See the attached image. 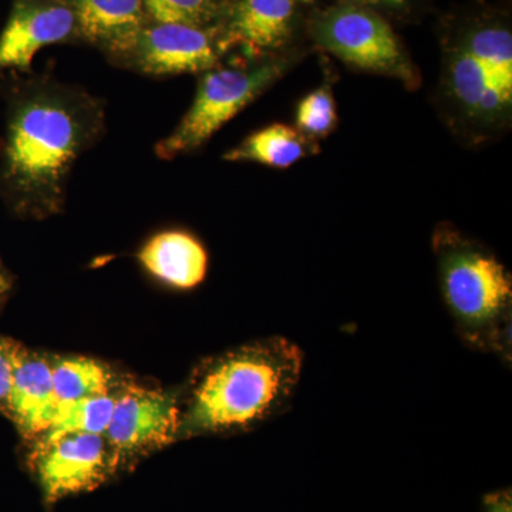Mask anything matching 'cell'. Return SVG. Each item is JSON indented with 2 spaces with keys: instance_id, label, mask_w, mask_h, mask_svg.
<instances>
[{
  "instance_id": "13",
  "label": "cell",
  "mask_w": 512,
  "mask_h": 512,
  "mask_svg": "<svg viewBox=\"0 0 512 512\" xmlns=\"http://www.w3.org/2000/svg\"><path fill=\"white\" fill-rule=\"evenodd\" d=\"M138 259L151 275L178 289L195 288L207 275V251L183 231H165L151 238Z\"/></svg>"
},
{
  "instance_id": "15",
  "label": "cell",
  "mask_w": 512,
  "mask_h": 512,
  "mask_svg": "<svg viewBox=\"0 0 512 512\" xmlns=\"http://www.w3.org/2000/svg\"><path fill=\"white\" fill-rule=\"evenodd\" d=\"M309 150L311 143L298 128L276 123L252 133L239 146L225 153L224 160L286 170L301 161Z\"/></svg>"
},
{
  "instance_id": "9",
  "label": "cell",
  "mask_w": 512,
  "mask_h": 512,
  "mask_svg": "<svg viewBox=\"0 0 512 512\" xmlns=\"http://www.w3.org/2000/svg\"><path fill=\"white\" fill-rule=\"evenodd\" d=\"M218 47L205 28L184 23H148L123 59L151 76L205 73L218 62Z\"/></svg>"
},
{
  "instance_id": "20",
  "label": "cell",
  "mask_w": 512,
  "mask_h": 512,
  "mask_svg": "<svg viewBox=\"0 0 512 512\" xmlns=\"http://www.w3.org/2000/svg\"><path fill=\"white\" fill-rule=\"evenodd\" d=\"M12 386V362L5 340L0 339V410H8V400Z\"/></svg>"
},
{
  "instance_id": "17",
  "label": "cell",
  "mask_w": 512,
  "mask_h": 512,
  "mask_svg": "<svg viewBox=\"0 0 512 512\" xmlns=\"http://www.w3.org/2000/svg\"><path fill=\"white\" fill-rule=\"evenodd\" d=\"M116 394L87 397L57 410L49 429L36 440H52L66 434H103L109 427Z\"/></svg>"
},
{
  "instance_id": "24",
  "label": "cell",
  "mask_w": 512,
  "mask_h": 512,
  "mask_svg": "<svg viewBox=\"0 0 512 512\" xmlns=\"http://www.w3.org/2000/svg\"><path fill=\"white\" fill-rule=\"evenodd\" d=\"M295 2H296V0H295ZM299 2L312 3V2H315V0H299Z\"/></svg>"
},
{
  "instance_id": "19",
  "label": "cell",
  "mask_w": 512,
  "mask_h": 512,
  "mask_svg": "<svg viewBox=\"0 0 512 512\" xmlns=\"http://www.w3.org/2000/svg\"><path fill=\"white\" fill-rule=\"evenodd\" d=\"M338 124V110L329 87L323 86L301 100L296 110V128L303 136L328 137Z\"/></svg>"
},
{
  "instance_id": "2",
  "label": "cell",
  "mask_w": 512,
  "mask_h": 512,
  "mask_svg": "<svg viewBox=\"0 0 512 512\" xmlns=\"http://www.w3.org/2000/svg\"><path fill=\"white\" fill-rule=\"evenodd\" d=\"M303 366L302 350L272 338L214 360L195 384L178 434L244 429L289 402Z\"/></svg>"
},
{
  "instance_id": "11",
  "label": "cell",
  "mask_w": 512,
  "mask_h": 512,
  "mask_svg": "<svg viewBox=\"0 0 512 512\" xmlns=\"http://www.w3.org/2000/svg\"><path fill=\"white\" fill-rule=\"evenodd\" d=\"M5 343L12 362L6 413L28 439L36 440L49 429L56 413L52 362L18 343Z\"/></svg>"
},
{
  "instance_id": "7",
  "label": "cell",
  "mask_w": 512,
  "mask_h": 512,
  "mask_svg": "<svg viewBox=\"0 0 512 512\" xmlns=\"http://www.w3.org/2000/svg\"><path fill=\"white\" fill-rule=\"evenodd\" d=\"M117 466L103 434H66L52 440H36L30 453V467L49 504L94 490Z\"/></svg>"
},
{
  "instance_id": "21",
  "label": "cell",
  "mask_w": 512,
  "mask_h": 512,
  "mask_svg": "<svg viewBox=\"0 0 512 512\" xmlns=\"http://www.w3.org/2000/svg\"><path fill=\"white\" fill-rule=\"evenodd\" d=\"M483 512H512L511 490L494 491L485 495Z\"/></svg>"
},
{
  "instance_id": "4",
  "label": "cell",
  "mask_w": 512,
  "mask_h": 512,
  "mask_svg": "<svg viewBox=\"0 0 512 512\" xmlns=\"http://www.w3.org/2000/svg\"><path fill=\"white\" fill-rule=\"evenodd\" d=\"M446 87L464 119L494 127L512 107V35L487 26L470 33L447 64Z\"/></svg>"
},
{
  "instance_id": "18",
  "label": "cell",
  "mask_w": 512,
  "mask_h": 512,
  "mask_svg": "<svg viewBox=\"0 0 512 512\" xmlns=\"http://www.w3.org/2000/svg\"><path fill=\"white\" fill-rule=\"evenodd\" d=\"M148 18L205 28L220 13L217 0H143Z\"/></svg>"
},
{
  "instance_id": "6",
  "label": "cell",
  "mask_w": 512,
  "mask_h": 512,
  "mask_svg": "<svg viewBox=\"0 0 512 512\" xmlns=\"http://www.w3.org/2000/svg\"><path fill=\"white\" fill-rule=\"evenodd\" d=\"M312 35L323 49L356 69L416 84L412 63L392 26L359 6H338L323 12L312 26Z\"/></svg>"
},
{
  "instance_id": "8",
  "label": "cell",
  "mask_w": 512,
  "mask_h": 512,
  "mask_svg": "<svg viewBox=\"0 0 512 512\" xmlns=\"http://www.w3.org/2000/svg\"><path fill=\"white\" fill-rule=\"evenodd\" d=\"M180 421V410L173 394L126 386L116 393L104 437L120 464L171 443L180 431Z\"/></svg>"
},
{
  "instance_id": "1",
  "label": "cell",
  "mask_w": 512,
  "mask_h": 512,
  "mask_svg": "<svg viewBox=\"0 0 512 512\" xmlns=\"http://www.w3.org/2000/svg\"><path fill=\"white\" fill-rule=\"evenodd\" d=\"M104 128L99 101L53 80L29 84L12 101L0 184L26 217L59 214L77 158Z\"/></svg>"
},
{
  "instance_id": "22",
  "label": "cell",
  "mask_w": 512,
  "mask_h": 512,
  "mask_svg": "<svg viewBox=\"0 0 512 512\" xmlns=\"http://www.w3.org/2000/svg\"><path fill=\"white\" fill-rule=\"evenodd\" d=\"M10 288H12V282H10L8 274H6L5 268H3L2 262H0V303L8 295Z\"/></svg>"
},
{
  "instance_id": "10",
  "label": "cell",
  "mask_w": 512,
  "mask_h": 512,
  "mask_svg": "<svg viewBox=\"0 0 512 512\" xmlns=\"http://www.w3.org/2000/svg\"><path fill=\"white\" fill-rule=\"evenodd\" d=\"M76 32V16L66 0H18L0 35V72H28L43 47Z\"/></svg>"
},
{
  "instance_id": "16",
  "label": "cell",
  "mask_w": 512,
  "mask_h": 512,
  "mask_svg": "<svg viewBox=\"0 0 512 512\" xmlns=\"http://www.w3.org/2000/svg\"><path fill=\"white\" fill-rule=\"evenodd\" d=\"M56 412L87 397L110 393L109 370L86 357H63L52 362ZM56 414V413H55Z\"/></svg>"
},
{
  "instance_id": "14",
  "label": "cell",
  "mask_w": 512,
  "mask_h": 512,
  "mask_svg": "<svg viewBox=\"0 0 512 512\" xmlns=\"http://www.w3.org/2000/svg\"><path fill=\"white\" fill-rule=\"evenodd\" d=\"M295 0H239L228 26L227 45L251 55L271 52L291 35Z\"/></svg>"
},
{
  "instance_id": "5",
  "label": "cell",
  "mask_w": 512,
  "mask_h": 512,
  "mask_svg": "<svg viewBox=\"0 0 512 512\" xmlns=\"http://www.w3.org/2000/svg\"><path fill=\"white\" fill-rule=\"evenodd\" d=\"M285 69L284 62H265L239 69L214 67L202 74L190 109L173 133L157 144V156L173 160L200 148L281 79Z\"/></svg>"
},
{
  "instance_id": "23",
  "label": "cell",
  "mask_w": 512,
  "mask_h": 512,
  "mask_svg": "<svg viewBox=\"0 0 512 512\" xmlns=\"http://www.w3.org/2000/svg\"><path fill=\"white\" fill-rule=\"evenodd\" d=\"M360 2L372 3V5L402 6L406 0H360Z\"/></svg>"
},
{
  "instance_id": "12",
  "label": "cell",
  "mask_w": 512,
  "mask_h": 512,
  "mask_svg": "<svg viewBox=\"0 0 512 512\" xmlns=\"http://www.w3.org/2000/svg\"><path fill=\"white\" fill-rule=\"evenodd\" d=\"M77 32L113 56L124 57L148 25L143 0H66Z\"/></svg>"
},
{
  "instance_id": "3",
  "label": "cell",
  "mask_w": 512,
  "mask_h": 512,
  "mask_svg": "<svg viewBox=\"0 0 512 512\" xmlns=\"http://www.w3.org/2000/svg\"><path fill=\"white\" fill-rule=\"evenodd\" d=\"M441 292L461 339L484 352L510 353L512 282L484 248L451 231L436 238Z\"/></svg>"
}]
</instances>
